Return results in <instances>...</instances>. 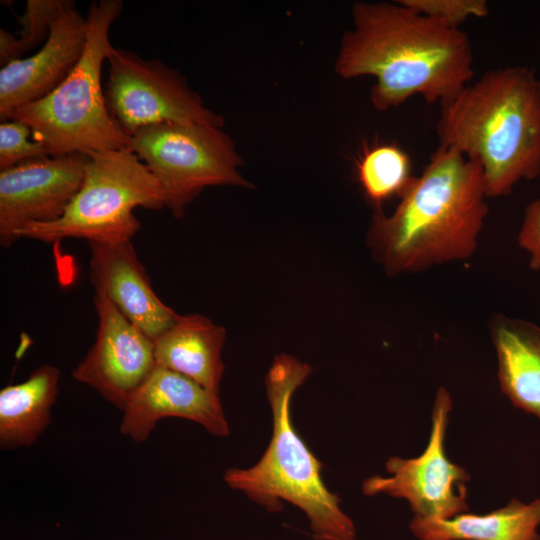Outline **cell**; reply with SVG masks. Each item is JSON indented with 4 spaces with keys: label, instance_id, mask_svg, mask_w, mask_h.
Instances as JSON below:
<instances>
[{
    "label": "cell",
    "instance_id": "1",
    "mask_svg": "<svg viewBox=\"0 0 540 540\" xmlns=\"http://www.w3.org/2000/svg\"><path fill=\"white\" fill-rule=\"evenodd\" d=\"M353 29L335 62L344 79L372 76L373 107L386 111L420 95L443 103L470 84L473 51L468 35L397 3L357 2Z\"/></svg>",
    "mask_w": 540,
    "mask_h": 540
},
{
    "label": "cell",
    "instance_id": "9",
    "mask_svg": "<svg viewBox=\"0 0 540 540\" xmlns=\"http://www.w3.org/2000/svg\"><path fill=\"white\" fill-rule=\"evenodd\" d=\"M451 407L449 392L440 387L433 405L432 427L424 452L412 459L390 457L386 470L391 476L375 475L364 480L363 494L374 496L383 493L404 498L419 518L445 520L466 512L465 483L470 476L464 468L451 462L444 450Z\"/></svg>",
    "mask_w": 540,
    "mask_h": 540
},
{
    "label": "cell",
    "instance_id": "16",
    "mask_svg": "<svg viewBox=\"0 0 540 540\" xmlns=\"http://www.w3.org/2000/svg\"><path fill=\"white\" fill-rule=\"evenodd\" d=\"M490 331L502 392L515 407L540 419V327L523 319L495 315Z\"/></svg>",
    "mask_w": 540,
    "mask_h": 540
},
{
    "label": "cell",
    "instance_id": "12",
    "mask_svg": "<svg viewBox=\"0 0 540 540\" xmlns=\"http://www.w3.org/2000/svg\"><path fill=\"white\" fill-rule=\"evenodd\" d=\"M87 42V19L71 0H63L49 37L33 55L0 70V120L54 91L80 60Z\"/></svg>",
    "mask_w": 540,
    "mask_h": 540
},
{
    "label": "cell",
    "instance_id": "20",
    "mask_svg": "<svg viewBox=\"0 0 540 540\" xmlns=\"http://www.w3.org/2000/svg\"><path fill=\"white\" fill-rule=\"evenodd\" d=\"M63 0H28L24 14L18 18L20 30L16 35L0 29V64L22 59L23 56L49 37L51 23Z\"/></svg>",
    "mask_w": 540,
    "mask_h": 540
},
{
    "label": "cell",
    "instance_id": "6",
    "mask_svg": "<svg viewBox=\"0 0 540 540\" xmlns=\"http://www.w3.org/2000/svg\"><path fill=\"white\" fill-rule=\"evenodd\" d=\"M82 186L64 215L51 223L26 226L17 239L45 243L67 238L88 242L131 240L141 224L137 207H164L160 185L130 149L89 151Z\"/></svg>",
    "mask_w": 540,
    "mask_h": 540
},
{
    "label": "cell",
    "instance_id": "21",
    "mask_svg": "<svg viewBox=\"0 0 540 540\" xmlns=\"http://www.w3.org/2000/svg\"><path fill=\"white\" fill-rule=\"evenodd\" d=\"M31 128L17 120L0 125V171L53 156L41 141H31Z\"/></svg>",
    "mask_w": 540,
    "mask_h": 540
},
{
    "label": "cell",
    "instance_id": "10",
    "mask_svg": "<svg viewBox=\"0 0 540 540\" xmlns=\"http://www.w3.org/2000/svg\"><path fill=\"white\" fill-rule=\"evenodd\" d=\"M89 155H54L0 171V244L26 226L60 219L80 190Z\"/></svg>",
    "mask_w": 540,
    "mask_h": 540
},
{
    "label": "cell",
    "instance_id": "3",
    "mask_svg": "<svg viewBox=\"0 0 540 540\" xmlns=\"http://www.w3.org/2000/svg\"><path fill=\"white\" fill-rule=\"evenodd\" d=\"M439 145L482 168L488 198L540 176V80L534 70H491L440 104Z\"/></svg>",
    "mask_w": 540,
    "mask_h": 540
},
{
    "label": "cell",
    "instance_id": "15",
    "mask_svg": "<svg viewBox=\"0 0 540 540\" xmlns=\"http://www.w3.org/2000/svg\"><path fill=\"white\" fill-rule=\"evenodd\" d=\"M225 329L200 314L178 315L154 342L156 364L180 373L219 395L224 372Z\"/></svg>",
    "mask_w": 540,
    "mask_h": 540
},
{
    "label": "cell",
    "instance_id": "11",
    "mask_svg": "<svg viewBox=\"0 0 540 540\" xmlns=\"http://www.w3.org/2000/svg\"><path fill=\"white\" fill-rule=\"evenodd\" d=\"M96 339L72 376L119 409L156 365L154 342L125 318L101 290H95Z\"/></svg>",
    "mask_w": 540,
    "mask_h": 540
},
{
    "label": "cell",
    "instance_id": "14",
    "mask_svg": "<svg viewBox=\"0 0 540 540\" xmlns=\"http://www.w3.org/2000/svg\"><path fill=\"white\" fill-rule=\"evenodd\" d=\"M90 279L118 311L155 340L178 314L155 293L131 240L88 242Z\"/></svg>",
    "mask_w": 540,
    "mask_h": 540
},
{
    "label": "cell",
    "instance_id": "7",
    "mask_svg": "<svg viewBox=\"0 0 540 540\" xmlns=\"http://www.w3.org/2000/svg\"><path fill=\"white\" fill-rule=\"evenodd\" d=\"M129 149L158 181L164 207L181 218L206 187L251 184L230 137L209 124L160 123L137 131Z\"/></svg>",
    "mask_w": 540,
    "mask_h": 540
},
{
    "label": "cell",
    "instance_id": "19",
    "mask_svg": "<svg viewBox=\"0 0 540 540\" xmlns=\"http://www.w3.org/2000/svg\"><path fill=\"white\" fill-rule=\"evenodd\" d=\"M357 173L365 195L378 207L393 196L400 197L414 177L409 156L391 144L366 151Z\"/></svg>",
    "mask_w": 540,
    "mask_h": 540
},
{
    "label": "cell",
    "instance_id": "2",
    "mask_svg": "<svg viewBox=\"0 0 540 540\" xmlns=\"http://www.w3.org/2000/svg\"><path fill=\"white\" fill-rule=\"evenodd\" d=\"M481 166L439 145L387 216L378 207L367 242L389 276L465 260L478 245L488 215Z\"/></svg>",
    "mask_w": 540,
    "mask_h": 540
},
{
    "label": "cell",
    "instance_id": "18",
    "mask_svg": "<svg viewBox=\"0 0 540 540\" xmlns=\"http://www.w3.org/2000/svg\"><path fill=\"white\" fill-rule=\"evenodd\" d=\"M60 371L42 365L18 384L0 391V446L14 449L30 446L51 422L56 401Z\"/></svg>",
    "mask_w": 540,
    "mask_h": 540
},
{
    "label": "cell",
    "instance_id": "8",
    "mask_svg": "<svg viewBox=\"0 0 540 540\" xmlns=\"http://www.w3.org/2000/svg\"><path fill=\"white\" fill-rule=\"evenodd\" d=\"M107 60L106 107L130 138L140 129L160 123L223 126L222 116L204 105L181 73L160 60H145L116 47Z\"/></svg>",
    "mask_w": 540,
    "mask_h": 540
},
{
    "label": "cell",
    "instance_id": "13",
    "mask_svg": "<svg viewBox=\"0 0 540 540\" xmlns=\"http://www.w3.org/2000/svg\"><path fill=\"white\" fill-rule=\"evenodd\" d=\"M165 417L194 421L218 437H226L230 432L219 395L156 364L124 406L120 432L141 443Z\"/></svg>",
    "mask_w": 540,
    "mask_h": 540
},
{
    "label": "cell",
    "instance_id": "17",
    "mask_svg": "<svg viewBox=\"0 0 540 540\" xmlns=\"http://www.w3.org/2000/svg\"><path fill=\"white\" fill-rule=\"evenodd\" d=\"M540 499L523 503L512 499L484 515L461 513L453 518L414 517L409 527L419 540H540Z\"/></svg>",
    "mask_w": 540,
    "mask_h": 540
},
{
    "label": "cell",
    "instance_id": "22",
    "mask_svg": "<svg viewBox=\"0 0 540 540\" xmlns=\"http://www.w3.org/2000/svg\"><path fill=\"white\" fill-rule=\"evenodd\" d=\"M399 2L452 28H459L471 17L483 18L489 13L485 0H399Z\"/></svg>",
    "mask_w": 540,
    "mask_h": 540
},
{
    "label": "cell",
    "instance_id": "4",
    "mask_svg": "<svg viewBox=\"0 0 540 540\" xmlns=\"http://www.w3.org/2000/svg\"><path fill=\"white\" fill-rule=\"evenodd\" d=\"M313 368L289 354L277 355L265 378L273 430L267 449L252 467L228 469L223 479L232 489L269 512L286 501L301 509L318 540H355L353 521L340 508V498L323 482L322 463L294 427L292 397Z\"/></svg>",
    "mask_w": 540,
    "mask_h": 540
},
{
    "label": "cell",
    "instance_id": "23",
    "mask_svg": "<svg viewBox=\"0 0 540 540\" xmlns=\"http://www.w3.org/2000/svg\"><path fill=\"white\" fill-rule=\"evenodd\" d=\"M517 241L529 253L530 268L540 270V198L526 205Z\"/></svg>",
    "mask_w": 540,
    "mask_h": 540
},
{
    "label": "cell",
    "instance_id": "5",
    "mask_svg": "<svg viewBox=\"0 0 540 540\" xmlns=\"http://www.w3.org/2000/svg\"><path fill=\"white\" fill-rule=\"evenodd\" d=\"M122 10L121 0L93 1L86 16V46L74 69L49 95L10 115L27 124L53 156L129 149L131 138L110 116L101 86L102 65L114 47L110 28Z\"/></svg>",
    "mask_w": 540,
    "mask_h": 540
}]
</instances>
